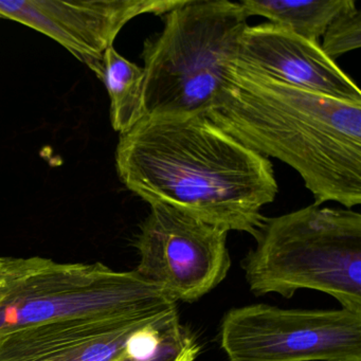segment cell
I'll return each mask as SVG.
<instances>
[{
    "mask_svg": "<svg viewBox=\"0 0 361 361\" xmlns=\"http://www.w3.org/2000/svg\"><path fill=\"white\" fill-rule=\"evenodd\" d=\"M0 264H1V257H0Z\"/></svg>",
    "mask_w": 361,
    "mask_h": 361,
    "instance_id": "cell-15",
    "label": "cell"
},
{
    "mask_svg": "<svg viewBox=\"0 0 361 361\" xmlns=\"http://www.w3.org/2000/svg\"><path fill=\"white\" fill-rule=\"evenodd\" d=\"M149 207L135 242V271L177 303L198 301L229 274V232L168 204Z\"/></svg>",
    "mask_w": 361,
    "mask_h": 361,
    "instance_id": "cell-7",
    "label": "cell"
},
{
    "mask_svg": "<svg viewBox=\"0 0 361 361\" xmlns=\"http://www.w3.org/2000/svg\"><path fill=\"white\" fill-rule=\"evenodd\" d=\"M177 310V302L135 270L45 257H1L0 335L67 319H137Z\"/></svg>",
    "mask_w": 361,
    "mask_h": 361,
    "instance_id": "cell-5",
    "label": "cell"
},
{
    "mask_svg": "<svg viewBox=\"0 0 361 361\" xmlns=\"http://www.w3.org/2000/svg\"><path fill=\"white\" fill-rule=\"evenodd\" d=\"M204 116L248 149L297 171L317 206L361 204V103L287 85L235 60Z\"/></svg>",
    "mask_w": 361,
    "mask_h": 361,
    "instance_id": "cell-2",
    "label": "cell"
},
{
    "mask_svg": "<svg viewBox=\"0 0 361 361\" xmlns=\"http://www.w3.org/2000/svg\"><path fill=\"white\" fill-rule=\"evenodd\" d=\"M242 268L257 297L300 289L331 295L361 312V214L317 204L266 217Z\"/></svg>",
    "mask_w": 361,
    "mask_h": 361,
    "instance_id": "cell-3",
    "label": "cell"
},
{
    "mask_svg": "<svg viewBox=\"0 0 361 361\" xmlns=\"http://www.w3.org/2000/svg\"><path fill=\"white\" fill-rule=\"evenodd\" d=\"M219 342L229 361H361V312L250 304L224 314Z\"/></svg>",
    "mask_w": 361,
    "mask_h": 361,
    "instance_id": "cell-6",
    "label": "cell"
},
{
    "mask_svg": "<svg viewBox=\"0 0 361 361\" xmlns=\"http://www.w3.org/2000/svg\"><path fill=\"white\" fill-rule=\"evenodd\" d=\"M185 0H0V18L43 33L98 78L105 51L133 18L166 16Z\"/></svg>",
    "mask_w": 361,
    "mask_h": 361,
    "instance_id": "cell-8",
    "label": "cell"
},
{
    "mask_svg": "<svg viewBox=\"0 0 361 361\" xmlns=\"http://www.w3.org/2000/svg\"><path fill=\"white\" fill-rule=\"evenodd\" d=\"M240 1L185 0L143 45L147 117L206 115L221 94L247 28Z\"/></svg>",
    "mask_w": 361,
    "mask_h": 361,
    "instance_id": "cell-4",
    "label": "cell"
},
{
    "mask_svg": "<svg viewBox=\"0 0 361 361\" xmlns=\"http://www.w3.org/2000/svg\"><path fill=\"white\" fill-rule=\"evenodd\" d=\"M118 176L149 206L164 204L257 238L279 185L268 158L204 115L143 117L120 135Z\"/></svg>",
    "mask_w": 361,
    "mask_h": 361,
    "instance_id": "cell-1",
    "label": "cell"
},
{
    "mask_svg": "<svg viewBox=\"0 0 361 361\" xmlns=\"http://www.w3.org/2000/svg\"><path fill=\"white\" fill-rule=\"evenodd\" d=\"M200 350L197 336L180 322L176 312L137 333L128 353L116 361H195Z\"/></svg>",
    "mask_w": 361,
    "mask_h": 361,
    "instance_id": "cell-13",
    "label": "cell"
},
{
    "mask_svg": "<svg viewBox=\"0 0 361 361\" xmlns=\"http://www.w3.org/2000/svg\"><path fill=\"white\" fill-rule=\"evenodd\" d=\"M247 16H262L276 26L319 43L329 23L354 0H242Z\"/></svg>",
    "mask_w": 361,
    "mask_h": 361,
    "instance_id": "cell-11",
    "label": "cell"
},
{
    "mask_svg": "<svg viewBox=\"0 0 361 361\" xmlns=\"http://www.w3.org/2000/svg\"><path fill=\"white\" fill-rule=\"evenodd\" d=\"M238 62L287 85L348 102L361 103V90L320 43L271 23L247 26Z\"/></svg>",
    "mask_w": 361,
    "mask_h": 361,
    "instance_id": "cell-10",
    "label": "cell"
},
{
    "mask_svg": "<svg viewBox=\"0 0 361 361\" xmlns=\"http://www.w3.org/2000/svg\"><path fill=\"white\" fill-rule=\"evenodd\" d=\"M178 310L137 319L81 318L37 323L0 335V361H116L139 331Z\"/></svg>",
    "mask_w": 361,
    "mask_h": 361,
    "instance_id": "cell-9",
    "label": "cell"
},
{
    "mask_svg": "<svg viewBox=\"0 0 361 361\" xmlns=\"http://www.w3.org/2000/svg\"><path fill=\"white\" fill-rule=\"evenodd\" d=\"M320 46L324 54L335 62L343 54L361 47V14L356 3L329 23Z\"/></svg>",
    "mask_w": 361,
    "mask_h": 361,
    "instance_id": "cell-14",
    "label": "cell"
},
{
    "mask_svg": "<svg viewBox=\"0 0 361 361\" xmlns=\"http://www.w3.org/2000/svg\"><path fill=\"white\" fill-rule=\"evenodd\" d=\"M100 79L111 99V121L120 135L145 116V71L122 56L114 46L105 51Z\"/></svg>",
    "mask_w": 361,
    "mask_h": 361,
    "instance_id": "cell-12",
    "label": "cell"
},
{
    "mask_svg": "<svg viewBox=\"0 0 361 361\" xmlns=\"http://www.w3.org/2000/svg\"><path fill=\"white\" fill-rule=\"evenodd\" d=\"M0 265H1V264H0Z\"/></svg>",
    "mask_w": 361,
    "mask_h": 361,
    "instance_id": "cell-16",
    "label": "cell"
}]
</instances>
